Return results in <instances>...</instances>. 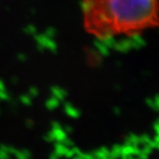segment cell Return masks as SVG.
Listing matches in <instances>:
<instances>
[{"instance_id": "obj_1", "label": "cell", "mask_w": 159, "mask_h": 159, "mask_svg": "<svg viewBox=\"0 0 159 159\" xmlns=\"http://www.w3.org/2000/svg\"><path fill=\"white\" fill-rule=\"evenodd\" d=\"M81 13L84 30L102 40L159 26V0H82Z\"/></svg>"}]
</instances>
